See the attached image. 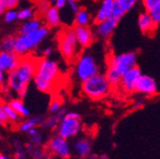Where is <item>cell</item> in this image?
<instances>
[{"instance_id":"obj_45","label":"cell","mask_w":160,"mask_h":159,"mask_svg":"<svg viewBox=\"0 0 160 159\" xmlns=\"http://www.w3.org/2000/svg\"><path fill=\"white\" fill-rule=\"evenodd\" d=\"M88 159H109L107 155L102 154V155H97V154H91Z\"/></svg>"},{"instance_id":"obj_7","label":"cell","mask_w":160,"mask_h":159,"mask_svg":"<svg viewBox=\"0 0 160 159\" xmlns=\"http://www.w3.org/2000/svg\"><path fill=\"white\" fill-rule=\"evenodd\" d=\"M137 53L135 52H127L119 54L112 55L107 62V66L115 69L120 74L123 75L132 67L136 66Z\"/></svg>"},{"instance_id":"obj_8","label":"cell","mask_w":160,"mask_h":159,"mask_svg":"<svg viewBox=\"0 0 160 159\" xmlns=\"http://www.w3.org/2000/svg\"><path fill=\"white\" fill-rule=\"evenodd\" d=\"M45 150L50 155L61 159H69L72 155V148L68 139L63 138L57 133L49 139L45 146Z\"/></svg>"},{"instance_id":"obj_27","label":"cell","mask_w":160,"mask_h":159,"mask_svg":"<svg viewBox=\"0 0 160 159\" xmlns=\"http://www.w3.org/2000/svg\"><path fill=\"white\" fill-rule=\"evenodd\" d=\"M34 15H35V11L33 8H31V7L23 8L17 12V18L20 21L29 20L31 18H33Z\"/></svg>"},{"instance_id":"obj_39","label":"cell","mask_w":160,"mask_h":159,"mask_svg":"<svg viewBox=\"0 0 160 159\" xmlns=\"http://www.w3.org/2000/svg\"><path fill=\"white\" fill-rule=\"evenodd\" d=\"M53 52V48L52 46H47L42 50V57H50Z\"/></svg>"},{"instance_id":"obj_35","label":"cell","mask_w":160,"mask_h":159,"mask_svg":"<svg viewBox=\"0 0 160 159\" xmlns=\"http://www.w3.org/2000/svg\"><path fill=\"white\" fill-rule=\"evenodd\" d=\"M150 14L152 17L153 20L159 25L160 24V3L152 11L150 12Z\"/></svg>"},{"instance_id":"obj_2","label":"cell","mask_w":160,"mask_h":159,"mask_svg":"<svg viewBox=\"0 0 160 159\" xmlns=\"http://www.w3.org/2000/svg\"><path fill=\"white\" fill-rule=\"evenodd\" d=\"M49 34L50 28L46 25H43L40 29L31 33H18L17 35H15L13 52L20 57L29 55V53H31L35 49H37V47L40 46V44L49 36Z\"/></svg>"},{"instance_id":"obj_50","label":"cell","mask_w":160,"mask_h":159,"mask_svg":"<svg viewBox=\"0 0 160 159\" xmlns=\"http://www.w3.org/2000/svg\"><path fill=\"white\" fill-rule=\"evenodd\" d=\"M3 125H4V123H3V122H2L1 120H0V127H1V126H3Z\"/></svg>"},{"instance_id":"obj_16","label":"cell","mask_w":160,"mask_h":159,"mask_svg":"<svg viewBox=\"0 0 160 159\" xmlns=\"http://www.w3.org/2000/svg\"><path fill=\"white\" fill-rule=\"evenodd\" d=\"M114 0H101L98 9L93 16V23H98L112 17Z\"/></svg>"},{"instance_id":"obj_43","label":"cell","mask_w":160,"mask_h":159,"mask_svg":"<svg viewBox=\"0 0 160 159\" xmlns=\"http://www.w3.org/2000/svg\"><path fill=\"white\" fill-rule=\"evenodd\" d=\"M64 117H67V118H78V119H81V115H80V113H78L77 112H67V113L65 114Z\"/></svg>"},{"instance_id":"obj_4","label":"cell","mask_w":160,"mask_h":159,"mask_svg":"<svg viewBox=\"0 0 160 159\" xmlns=\"http://www.w3.org/2000/svg\"><path fill=\"white\" fill-rule=\"evenodd\" d=\"M80 84H81V91L83 94L92 100H100L106 97L112 88L105 73L101 72L88 78L87 80Z\"/></svg>"},{"instance_id":"obj_12","label":"cell","mask_w":160,"mask_h":159,"mask_svg":"<svg viewBox=\"0 0 160 159\" xmlns=\"http://www.w3.org/2000/svg\"><path fill=\"white\" fill-rule=\"evenodd\" d=\"M157 91L158 87L155 79L149 74L142 73V75L138 79L135 92L144 96H152L157 93Z\"/></svg>"},{"instance_id":"obj_19","label":"cell","mask_w":160,"mask_h":159,"mask_svg":"<svg viewBox=\"0 0 160 159\" xmlns=\"http://www.w3.org/2000/svg\"><path fill=\"white\" fill-rule=\"evenodd\" d=\"M43 25H45V24H44V21H43L42 18H40V17L31 18V19H29V20L23 21V23L19 26L18 33L19 34L31 33V32H35L38 29H40Z\"/></svg>"},{"instance_id":"obj_36","label":"cell","mask_w":160,"mask_h":159,"mask_svg":"<svg viewBox=\"0 0 160 159\" xmlns=\"http://www.w3.org/2000/svg\"><path fill=\"white\" fill-rule=\"evenodd\" d=\"M67 5L69 6L71 12L73 14H75L80 9L79 4H78V0H67Z\"/></svg>"},{"instance_id":"obj_29","label":"cell","mask_w":160,"mask_h":159,"mask_svg":"<svg viewBox=\"0 0 160 159\" xmlns=\"http://www.w3.org/2000/svg\"><path fill=\"white\" fill-rule=\"evenodd\" d=\"M43 141H44V136H43V134L41 132L38 131L35 134L30 136V141L29 142L32 145H33L34 147H39V146H42Z\"/></svg>"},{"instance_id":"obj_38","label":"cell","mask_w":160,"mask_h":159,"mask_svg":"<svg viewBox=\"0 0 160 159\" xmlns=\"http://www.w3.org/2000/svg\"><path fill=\"white\" fill-rule=\"evenodd\" d=\"M144 105H145V96L143 95V97L136 99V100L133 102V104H132V109H133V110L141 109Z\"/></svg>"},{"instance_id":"obj_47","label":"cell","mask_w":160,"mask_h":159,"mask_svg":"<svg viewBox=\"0 0 160 159\" xmlns=\"http://www.w3.org/2000/svg\"><path fill=\"white\" fill-rule=\"evenodd\" d=\"M0 159H11V158L7 155L3 154V153H0Z\"/></svg>"},{"instance_id":"obj_42","label":"cell","mask_w":160,"mask_h":159,"mask_svg":"<svg viewBox=\"0 0 160 159\" xmlns=\"http://www.w3.org/2000/svg\"><path fill=\"white\" fill-rule=\"evenodd\" d=\"M66 5H67V0H56L53 6H55L59 10H62L63 8L66 7Z\"/></svg>"},{"instance_id":"obj_33","label":"cell","mask_w":160,"mask_h":159,"mask_svg":"<svg viewBox=\"0 0 160 159\" xmlns=\"http://www.w3.org/2000/svg\"><path fill=\"white\" fill-rule=\"evenodd\" d=\"M37 1V11L38 13L42 16V14L50 8L51 3L49 2V0H36Z\"/></svg>"},{"instance_id":"obj_9","label":"cell","mask_w":160,"mask_h":159,"mask_svg":"<svg viewBox=\"0 0 160 159\" xmlns=\"http://www.w3.org/2000/svg\"><path fill=\"white\" fill-rule=\"evenodd\" d=\"M81 129H82L81 119L63 117L60 120L55 131L58 135L69 140V139L77 136L78 133L81 132Z\"/></svg>"},{"instance_id":"obj_34","label":"cell","mask_w":160,"mask_h":159,"mask_svg":"<svg viewBox=\"0 0 160 159\" xmlns=\"http://www.w3.org/2000/svg\"><path fill=\"white\" fill-rule=\"evenodd\" d=\"M160 3V0H145L143 2V6L146 12H150L152 11L158 4Z\"/></svg>"},{"instance_id":"obj_14","label":"cell","mask_w":160,"mask_h":159,"mask_svg":"<svg viewBox=\"0 0 160 159\" xmlns=\"http://www.w3.org/2000/svg\"><path fill=\"white\" fill-rule=\"evenodd\" d=\"M20 58L14 52L0 51V71L8 74L17 67Z\"/></svg>"},{"instance_id":"obj_26","label":"cell","mask_w":160,"mask_h":159,"mask_svg":"<svg viewBox=\"0 0 160 159\" xmlns=\"http://www.w3.org/2000/svg\"><path fill=\"white\" fill-rule=\"evenodd\" d=\"M3 103V106H4V109L9 116V119H10V122L12 123V124H19L20 123V116L14 110L13 108L10 105V103H6V102H2Z\"/></svg>"},{"instance_id":"obj_32","label":"cell","mask_w":160,"mask_h":159,"mask_svg":"<svg viewBox=\"0 0 160 159\" xmlns=\"http://www.w3.org/2000/svg\"><path fill=\"white\" fill-rule=\"evenodd\" d=\"M15 20H18L17 18V12L12 9V10H7V12L4 13V21L6 23H12Z\"/></svg>"},{"instance_id":"obj_15","label":"cell","mask_w":160,"mask_h":159,"mask_svg":"<svg viewBox=\"0 0 160 159\" xmlns=\"http://www.w3.org/2000/svg\"><path fill=\"white\" fill-rule=\"evenodd\" d=\"M137 24H138V28L140 31H141V32L146 35H149V36H152L158 27V24L152 19L150 12H148L146 11L139 14Z\"/></svg>"},{"instance_id":"obj_51","label":"cell","mask_w":160,"mask_h":159,"mask_svg":"<svg viewBox=\"0 0 160 159\" xmlns=\"http://www.w3.org/2000/svg\"><path fill=\"white\" fill-rule=\"evenodd\" d=\"M141 1H142V2H144V1H145V0H141Z\"/></svg>"},{"instance_id":"obj_1","label":"cell","mask_w":160,"mask_h":159,"mask_svg":"<svg viewBox=\"0 0 160 159\" xmlns=\"http://www.w3.org/2000/svg\"><path fill=\"white\" fill-rule=\"evenodd\" d=\"M37 60L38 57L30 54L23 56L20 58L17 67L7 74L9 89L15 92L19 98L23 99L28 92V87L36 72Z\"/></svg>"},{"instance_id":"obj_5","label":"cell","mask_w":160,"mask_h":159,"mask_svg":"<svg viewBox=\"0 0 160 159\" xmlns=\"http://www.w3.org/2000/svg\"><path fill=\"white\" fill-rule=\"evenodd\" d=\"M73 72L76 80L82 83L88 78L99 73L100 69L92 53L81 52L73 61Z\"/></svg>"},{"instance_id":"obj_40","label":"cell","mask_w":160,"mask_h":159,"mask_svg":"<svg viewBox=\"0 0 160 159\" xmlns=\"http://www.w3.org/2000/svg\"><path fill=\"white\" fill-rule=\"evenodd\" d=\"M7 10H8L7 0H0V16L4 15Z\"/></svg>"},{"instance_id":"obj_37","label":"cell","mask_w":160,"mask_h":159,"mask_svg":"<svg viewBox=\"0 0 160 159\" xmlns=\"http://www.w3.org/2000/svg\"><path fill=\"white\" fill-rule=\"evenodd\" d=\"M0 120H1L4 124H7L8 122H10V119H9V116L4 109V106H3V103L0 102Z\"/></svg>"},{"instance_id":"obj_22","label":"cell","mask_w":160,"mask_h":159,"mask_svg":"<svg viewBox=\"0 0 160 159\" xmlns=\"http://www.w3.org/2000/svg\"><path fill=\"white\" fill-rule=\"evenodd\" d=\"M9 103L13 108V110L21 117H29V115L31 114L30 110L27 108V106L23 102V99L19 98V97L13 98Z\"/></svg>"},{"instance_id":"obj_28","label":"cell","mask_w":160,"mask_h":159,"mask_svg":"<svg viewBox=\"0 0 160 159\" xmlns=\"http://www.w3.org/2000/svg\"><path fill=\"white\" fill-rule=\"evenodd\" d=\"M61 108H62V102L60 101V99L59 98H52L50 101L48 111L51 114H54Z\"/></svg>"},{"instance_id":"obj_25","label":"cell","mask_w":160,"mask_h":159,"mask_svg":"<svg viewBox=\"0 0 160 159\" xmlns=\"http://www.w3.org/2000/svg\"><path fill=\"white\" fill-rule=\"evenodd\" d=\"M15 41V35H7L3 37L0 41V51L5 52H13Z\"/></svg>"},{"instance_id":"obj_6","label":"cell","mask_w":160,"mask_h":159,"mask_svg":"<svg viewBox=\"0 0 160 159\" xmlns=\"http://www.w3.org/2000/svg\"><path fill=\"white\" fill-rule=\"evenodd\" d=\"M60 73L61 72L59 65L55 60H52L50 57H38L35 72L36 75L55 86L60 77Z\"/></svg>"},{"instance_id":"obj_31","label":"cell","mask_w":160,"mask_h":159,"mask_svg":"<svg viewBox=\"0 0 160 159\" xmlns=\"http://www.w3.org/2000/svg\"><path fill=\"white\" fill-rule=\"evenodd\" d=\"M116 1L120 4V6L123 8L126 12H128L135 6V4L139 0H116Z\"/></svg>"},{"instance_id":"obj_46","label":"cell","mask_w":160,"mask_h":159,"mask_svg":"<svg viewBox=\"0 0 160 159\" xmlns=\"http://www.w3.org/2000/svg\"><path fill=\"white\" fill-rule=\"evenodd\" d=\"M37 132H38V129H37V127H33V128H32L31 130H29V131L27 132V134H28L29 136H32V135L35 134Z\"/></svg>"},{"instance_id":"obj_13","label":"cell","mask_w":160,"mask_h":159,"mask_svg":"<svg viewBox=\"0 0 160 159\" xmlns=\"http://www.w3.org/2000/svg\"><path fill=\"white\" fill-rule=\"evenodd\" d=\"M75 32V35L77 38V42L79 47L83 49H87L93 43L95 39V34L93 29L90 26H72Z\"/></svg>"},{"instance_id":"obj_21","label":"cell","mask_w":160,"mask_h":159,"mask_svg":"<svg viewBox=\"0 0 160 159\" xmlns=\"http://www.w3.org/2000/svg\"><path fill=\"white\" fill-rule=\"evenodd\" d=\"M43 118L41 116H32V117H28L26 120L21 121L18 125H17V129L19 132H26L31 130L33 127H37L40 126V124L42 123Z\"/></svg>"},{"instance_id":"obj_17","label":"cell","mask_w":160,"mask_h":159,"mask_svg":"<svg viewBox=\"0 0 160 159\" xmlns=\"http://www.w3.org/2000/svg\"><path fill=\"white\" fill-rule=\"evenodd\" d=\"M42 19L44 24L48 26L50 29L57 28L61 25V15H60V10L55 6L51 5L50 8L42 14Z\"/></svg>"},{"instance_id":"obj_11","label":"cell","mask_w":160,"mask_h":159,"mask_svg":"<svg viewBox=\"0 0 160 159\" xmlns=\"http://www.w3.org/2000/svg\"><path fill=\"white\" fill-rule=\"evenodd\" d=\"M119 19L111 17L107 20L98 22V23H93V32L95 34V37L100 38V39H107L109 38L114 30L116 29L118 23H119Z\"/></svg>"},{"instance_id":"obj_20","label":"cell","mask_w":160,"mask_h":159,"mask_svg":"<svg viewBox=\"0 0 160 159\" xmlns=\"http://www.w3.org/2000/svg\"><path fill=\"white\" fill-rule=\"evenodd\" d=\"M91 23H93V17L90 12L85 8H80L74 14L73 24L75 26H90Z\"/></svg>"},{"instance_id":"obj_30","label":"cell","mask_w":160,"mask_h":159,"mask_svg":"<svg viewBox=\"0 0 160 159\" xmlns=\"http://www.w3.org/2000/svg\"><path fill=\"white\" fill-rule=\"evenodd\" d=\"M126 12L123 10V8L120 6V4L114 0V5H113V9H112V17L117 18V19H121L124 15H125Z\"/></svg>"},{"instance_id":"obj_3","label":"cell","mask_w":160,"mask_h":159,"mask_svg":"<svg viewBox=\"0 0 160 159\" xmlns=\"http://www.w3.org/2000/svg\"><path fill=\"white\" fill-rule=\"evenodd\" d=\"M58 51L67 62H73L79 54L81 48L79 47L73 27H64L61 29L56 37Z\"/></svg>"},{"instance_id":"obj_18","label":"cell","mask_w":160,"mask_h":159,"mask_svg":"<svg viewBox=\"0 0 160 159\" xmlns=\"http://www.w3.org/2000/svg\"><path fill=\"white\" fill-rule=\"evenodd\" d=\"M72 149L76 155L81 159L88 158L92 154V144L86 138L77 139L72 145Z\"/></svg>"},{"instance_id":"obj_48","label":"cell","mask_w":160,"mask_h":159,"mask_svg":"<svg viewBox=\"0 0 160 159\" xmlns=\"http://www.w3.org/2000/svg\"><path fill=\"white\" fill-rule=\"evenodd\" d=\"M55 1H56V0H49V2L51 3V5H54Z\"/></svg>"},{"instance_id":"obj_24","label":"cell","mask_w":160,"mask_h":159,"mask_svg":"<svg viewBox=\"0 0 160 159\" xmlns=\"http://www.w3.org/2000/svg\"><path fill=\"white\" fill-rule=\"evenodd\" d=\"M60 120H61V118H60L56 113L51 114L47 118L43 119L42 123L40 124V128L46 129V130H55L57 128Z\"/></svg>"},{"instance_id":"obj_23","label":"cell","mask_w":160,"mask_h":159,"mask_svg":"<svg viewBox=\"0 0 160 159\" xmlns=\"http://www.w3.org/2000/svg\"><path fill=\"white\" fill-rule=\"evenodd\" d=\"M105 75L108 79V81L110 82V84L112 85V87H116L119 86L120 82H121V78L122 75L120 74L115 69L107 66L106 72H105Z\"/></svg>"},{"instance_id":"obj_41","label":"cell","mask_w":160,"mask_h":159,"mask_svg":"<svg viewBox=\"0 0 160 159\" xmlns=\"http://www.w3.org/2000/svg\"><path fill=\"white\" fill-rule=\"evenodd\" d=\"M20 0H7V5H8V10H12L15 9L18 4H19Z\"/></svg>"},{"instance_id":"obj_10","label":"cell","mask_w":160,"mask_h":159,"mask_svg":"<svg viewBox=\"0 0 160 159\" xmlns=\"http://www.w3.org/2000/svg\"><path fill=\"white\" fill-rule=\"evenodd\" d=\"M142 75V72L138 68V66L132 67L127 72L122 75L121 82L119 86L125 92L127 93H133L136 91V85L138 82V79Z\"/></svg>"},{"instance_id":"obj_49","label":"cell","mask_w":160,"mask_h":159,"mask_svg":"<svg viewBox=\"0 0 160 159\" xmlns=\"http://www.w3.org/2000/svg\"><path fill=\"white\" fill-rule=\"evenodd\" d=\"M49 155H50V154H49V153H47V154H46V155H45V156H44L43 158H41V159H50Z\"/></svg>"},{"instance_id":"obj_44","label":"cell","mask_w":160,"mask_h":159,"mask_svg":"<svg viewBox=\"0 0 160 159\" xmlns=\"http://www.w3.org/2000/svg\"><path fill=\"white\" fill-rule=\"evenodd\" d=\"M5 75H6L5 72H3L2 71H0V88L7 83V78H6Z\"/></svg>"}]
</instances>
